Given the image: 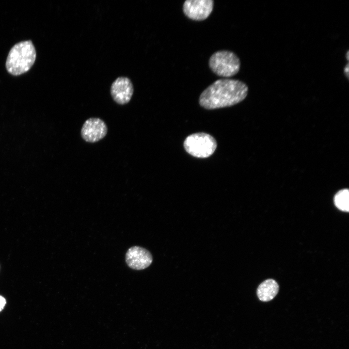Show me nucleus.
Segmentation results:
<instances>
[{
	"instance_id": "nucleus-5",
	"label": "nucleus",
	"mask_w": 349,
	"mask_h": 349,
	"mask_svg": "<svg viewBox=\"0 0 349 349\" xmlns=\"http://www.w3.org/2000/svg\"><path fill=\"white\" fill-rule=\"evenodd\" d=\"M214 6L212 0H187L183 5V11L189 18L196 21L206 19Z\"/></svg>"
},
{
	"instance_id": "nucleus-12",
	"label": "nucleus",
	"mask_w": 349,
	"mask_h": 349,
	"mask_svg": "<svg viewBox=\"0 0 349 349\" xmlns=\"http://www.w3.org/2000/svg\"><path fill=\"white\" fill-rule=\"evenodd\" d=\"M344 72L347 76V77L348 78L349 77V64L348 63L346 65V66L345 67L344 69Z\"/></svg>"
},
{
	"instance_id": "nucleus-6",
	"label": "nucleus",
	"mask_w": 349,
	"mask_h": 349,
	"mask_svg": "<svg viewBox=\"0 0 349 349\" xmlns=\"http://www.w3.org/2000/svg\"><path fill=\"white\" fill-rule=\"evenodd\" d=\"M107 131V126L102 119L90 118L84 123L81 129V135L86 142L95 143L105 137Z\"/></svg>"
},
{
	"instance_id": "nucleus-8",
	"label": "nucleus",
	"mask_w": 349,
	"mask_h": 349,
	"mask_svg": "<svg viewBox=\"0 0 349 349\" xmlns=\"http://www.w3.org/2000/svg\"><path fill=\"white\" fill-rule=\"evenodd\" d=\"M134 89L130 79L125 77L117 78L111 87V94L114 101L120 105H124L129 102Z\"/></svg>"
},
{
	"instance_id": "nucleus-4",
	"label": "nucleus",
	"mask_w": 349,
	"mask_h": 349,
	"mask_svg": "<svg viewBox=\"0 0 349 349\" xmlns=\"http://www.w3.org/2000/svg\"><path fill=\"white\" fill-rule=\"evenodd\" d=\"M184 147L187 153L196 158H206L216 149V140L211 135L204 132L193 133L185 140Z\"/></svg>"
},
{
	"instance_id": "nucleus-11",
	"label": "nucleus",
	"mask_w": 349,
	"mask_h": 349,
	"mask_svg": "<svg viewBox=\"0 0 349 349\" xmlns=\"http://www.w3.org/2000/svg\"><path fill=\"white\" fill-rule=\"evenodd\" d=\"M5 303L6 301L5 299L0 296V311L3 308Z\"/></svg>"
},
{
	"instance_id": "nucleus-9",
	"label": "nucleus",
	"mask_w": 349,
	"mask_h": 349,
	"mask_svg": "<svg viewBox=\"0 0 349 349\" xmlns=\"http://www.w3.org/2000/svg\"><path fill=\"white\" fill-rule=\"evenodd\" d=\"M279 286L273 279H269L263 281L258 286L257 295L258 299L263 301H268L272 300L277 294Z\"/></svg>"
},
{
	"instance_id": "nucleus-7",
	"label": "nucleus",
	"mask_w": 349,
	"mask_h": 349,
	"mask_svg": "<svg viewBox=\"0 0 349 349\" xmlns=\"http://www.w3.org/2000/svg\"><path fill=\"white\" fill-rule=\"evenodd\" d=\"M153 261L151 253L140 246L130 248L126 254V262L132 269L142 270L148 267Z\"/></svg>"
},
{
	"instance_id": "nucleus-2",
	"label": "nucleus",
	"mask_w": 349,
	"mask_h": 349,
	"mask_svg": "<svg viewBox=\"0 0 349 349\" xmlns=\"http://www.w3.org/2000/svg\"><path fill=\"white\" fill-rule=\"evenodd\" d=\"M36 56L35 49L31 41L19 42L9 52L6 62V69L14 76L23 74L33 65Z\"/></svg>"
},
{
	"instance_id": "nucleus-10",
	"label": "nucleus",
	"mask_w": 349,
	"mask_h": 349,
	"mask_svg": "<svg viewBox=\"0 0 349 349\" xmlns=\"http://www.w3.org/2000/svg\"><path fill=\"white\" fill-rule=\"evenodd\" d=\"M334 202L335 206L343 211L349 210V191L348 189L339 190L334 196Z\"/></svg>"
},
{
	"instance_id": "nucleus-1",
	"label": "nucleus",
	"mask_w": 349,
	"mask_h": 349,
	"mask_svg": "<svg viewBox=\"0 0 349 349\" xmlns=\"http://www.w3.org/2000/svg\"><path fill=\"white\" fill-rule=\"evenodd\" d=\"M248 89L246 83L239 80L219 79L201 93L199 103L208 110L230 107L242 101L248 95Z\"/></svg>"
},
{
	"instance_id": "nucleus-3",
	"label": "nucleus",
	"mask_w": 349,
	"mask_h": 349,
	"mask_svg": "<svg viewBox=\"0 0 349 349\" xmlns=\"http://www.w3.org/2000/svg\"><path fill=\"white\" fill-rule=\"evenodd\" d=\"M209 66L217 75L229 78L238 72L240 61L233 52L220 50L215 52L211 56L209 60Z\"/></svg>"
}]
</instances>
